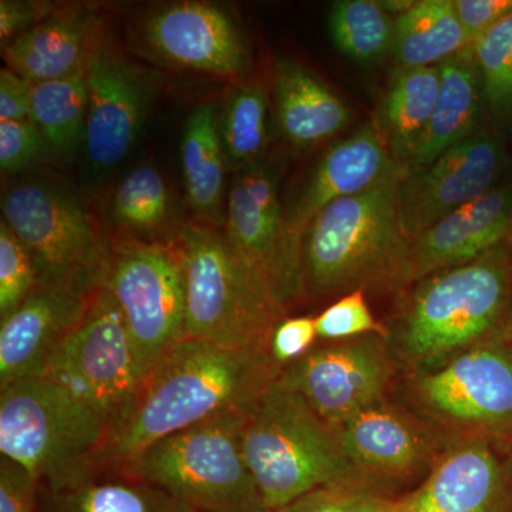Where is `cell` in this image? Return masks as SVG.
Here are the masks:
<instances>
[{"label": "cell", "instance_id": "1", "mask_svg": "<svg viewBox=\"0 0 512 512\" xmlns=\"http://www.w3.org/2000/svg\"><path fill=\"white\" fill-rule=\"evenodd\" d=\"M284 367L269 349L185 338L144 379L99 457L128 466L156 441L227 413H247Z\"/></svg>", "mask_w": 512, "mask_h": 512}, {"label": "cell", "instance_id": "2", "mask_svg": "<svg viewBox=\"0 0 512 512\" xmlns=\"http://www.w3.org/2000/svg\"><path fill=\"white\" fill-rule=\"evenodd\" d=\"M402 373L436 369L487 343L512 339V242L436 272L396 296L386 322Z\"/></svg>", "mask_w": 512, "mask_h": 512}, {"label": "cell", "instance_id": "3", "mask_svg": "<svg viewBox=\"0 0 512 512\" xmlns=\"http://www.w3.org/2000/svg\"><path fill=\"white\" fill-rule=\"evenodd\" d=\"M406 171L320 212L303 241V293L338 299L363 291L396 298L409 288L412 241L399 217Z\"/></svg>", "mask_w": 512, "mask_h": 512}, {"label": "cell", "instance_id": "4", "mask_svg": "<svg viewBox=\"0 0 512 512\" xmlns=\"http://www.w3.org/2000/svg\"><path fill=\"white\" fill-rule=\"evenodd\" d=\"M242 443L269 512L355 476L338 427L323 420L282 373L245 413Z\"/></svg>", "mask_w": 512, "mask_h": 512}, {"label": "cell", "instance_id": "5", "mask_svg": "<svg viewBox=\"0 0 512 512\" xmlns=\"http://www.w3.org/2000/svg\"><path fill=\"white\" fill-rule=\"evenodd\" d=\"M110 421L49 377L0 390V451L57 491L82 483L106 446Z\"/></svg>", "mask_w": 512, "mask_h": 512}, {"label": "cell", "instance_id": "6", "mask_svg": "<svg viewBox=\"0 0 512 512\" xmlns=\"http://www.w3.org/2000/svg\"><path fill=\"white\" fill-rule=\"evenodd\" d=\"M185 279V336L234 349H269L285 311L224 234L185 224L178 232Z\"/></svg>", "mask_w": 512, "mask_h": 512}, {"label": "cell", "instance_id": "7", "mask_svg": "<svg viewBox=\"0 0 512 512\" xmlns=\"http://www.w3.org/2000/svg\"><path fill=\"white\" fill-rule=\"evenodd\" d=\"M244 420L220 414L164 437L127 471L192 512H269L245 458Z\"/></svg>", "mask_w": 512, "mask_h": 512}, {"label": "cell", "instance_id": "8", "mask_svg": "<svg viewBox=\"0 0 512 512\" xmlns=\"http://www.w3.org/2000/svg\"><path fill=\"white\" fill-rule=\"evenodd\" d=\"M394 396L451 440H512V339L467 350L436 369L402 373Z\"/></svg>", "mask_w": 512, "mask_h": 512}, {"label": "cell", "instance_id": "9", "mask_svg": "<svg viewBox=\"0 0 512 512\" xmlns=\"http://www.w3.org/2000/svg\"><path fill=\"white\" fill-rule=\"evenodd\" d=\"M3 220L28 248L37 285L89 295L106 279V255L92 217L72 194L47 183L6 192Z\"/></svg>", "mask_w": 512, "mask_h": 512}, {"label": "cell", "instance_id": "10", "mask_svg": "<svg viewBox=\"0 0 512 512\" xmlns=\"http://www.w3.org/2000/svg\"><path fill=\"white\" fill-rule=\"evenodd\" d=\"M103 414L111 426L137 396L143 375L119 305L106 285L90 296L46 376Z\"/></svg>", "mask_w": 512, "mask_h": 512}, {"label": "cell", "instance_id": "11", "mask_svg": "<svg viewBox=\"0 0 512 512\" xmlns=\"http://www.w3.org/2000/svg\"><path fill=\"white\" fill-rule=\"evenodd\" d=\"M143 379L185 336V279L178 249L131 245L107 266ZM144 382V380H143Z\"/></svg>", "mask_w": 512, "mask_h": 512}, {"label": "cell", "instance_id": "12", "mask_svg": "<svg viewBox=\"0 0 512 512\" xmlns=\"http://www.w3.org/2000/svg\"><path fill=\"white\" fill-rule=\"evenodd\" d=\"M338 430L355 476L396 498L416 490L453 441L394 394Z\"/></svg>", "mask_w": 512, "mask_h": 512}, {"label": "cell", "instance_id": "13", "mask_svg": "<svg viewBox=\"0 0 512 512\" xmlns=\"http://www.w3.org/2000/svg\"><path fill=\"white\" fill-rule=\"evenodd\" d=\"M402 370L386 336L323 342L284 367L282 377L332 426L393 396Z\"/></svg>", "mask_w": 512, "mask_h": 512}, {"label": "cell", "instance_id": "14", "mask_svg": "<svg viewBox=\"0 0 512 512\" xmlns=\"http://www.w3.org/2000/svg\"><path fill=\"white\" fill-rule=\"evenodd\" d=\"M512 173L501 130L491 121L433 163L406 171L399 184V217L406 237L421 232L494 190Z\"/></svg>", "mask_w": 512, "mask_h": 512}, {"label": "cell", "instance_id": "15", "mask_svg": "<svg viewBox=\"0 0 512 512\" xmlns=\"http://www.w3.org/2000/svg\"><path fill=\"white\" fill-rule=\"evenodd\" d=\"M279 180L278 164L265 158L237 171L228 192L224 235L288 312L303 295V281L286 254Z\"/></svg>", "mask_w": 512, "mask_h": 512}, {"label": "cell", "instance_id": "16", "mask_svg": "<svg viewBox=\"0 0 512 512\" xmlns=\"http://www.w3.org/2000/svg\"><path fill=\"white\" fill-rule=\"evenodd\" d=\"M406 168L390 156L372 123L336 141L284 202L286 254L302 275L303 241L320 212L342 198L362 194Z\"/></svg>", "mask_w": 512, "mask_h": 512}, {"label": "cell", "instance_id": "17", "mask_svg": "<svg viewBox=\"0 0 512 512\" xmlns=\"http://www.w3.org/2000/svg\"><path fill=\"white\" fill-rule=\"evenodd\" d=\"M402 512H512V440L474 436L451 441Z\"/></svg>", "mask_w": 512, "mask_h": 512}, {"label": "cell", "instance_id": "18", "mask_svg": "<svg viewBox=\"0 0 512 512\" xmlns=\"http://www.w3.org/2000/svg\"><path fill=\"white\" fill-rule=\"evenodd\" d=\"M87 157L97 170H110L127 156L146 120L153 87L109 45L94 47L86 66Z\"/></svg>", "mask_w": 512, "mask_h": 512}, {"label": "cell", "instance_id": "19", "mask_svg": "<svg viewBox=\"0 0 512 512\" xmlns=\"http://www.w3.org/2000/svg\"><path fill=\"white\" fill-rule=\"evenodd\" d=\"M144 36L158 56L183 69L235 77L248 67L241 29L211 3L180 2L160 9L148 18Z\"/></svg>", "mask_w": 512, "mask_h": 512}, {"label": "cell", "instance_id": "20", "mask_svg": "<svg viewBox=\"0 0 512 512\" xmlns=\"http://www.w3.org/2000/svg\"><path fill=\"white\" fill-rule=\"evenodd\" d=\"M90 296L37 285L0 329V387L45 377L57 352L86 313Z\"/></svg>", "mask_w": 512, "mask_h": 512}, {"label": "cell", "instance_id": "21", "mask_svg": "<svg viewBox=\"0 0 512 512\" xmlns=\"http://www.w3.org/2000/svg\"><path fill=\"white\" fill-rule=\"evenodd\" d=\"M512 228V173L478 200L447 215L412 241L410 285L468 264L503 244Z\"/></svg>", "mask_w": 512, "mask_h": 512}, {"label": "cell", "instance_id": "22", "mask_svg": "<svg viewBox=\"0 0 512 512\" xmlns=\"http://www.w3.org/2000/svg\"><path fill=\"white\" fill-rule=\"evenodd\" d=\"M274 100L279 130L299 150L328 143L352 123L346 100L318 74L292 60L275 64Z\"/></svg>", "mask_w": 512, "mask_h": 512}, {"label": "cell", "instance_id": "23", "mask_svg": "<svg viewBox=\"0 0 512 512\" xmlns=\"http://www.w3.org/2000/svg\"><path fill=\"white\" fill-rule=\"evenodd\" d=\"M488 121L483 80L473 47L468 46L440 64L436 107L407 171L433 163L448 148L477 133Z\"/></svg>", "mask_w": 512, "mask_h": 512}, {"label": "cell", "instance_id": "24", "mask_svg": "<svg viewBox=\"0 0 512 512\" xmlns=\"http://www.w3.org/2000/svg\"><path fill=\"white\" fill-rule=\"evenodd\" d=\"M94 20L82 10L56 12L3 45L6 67L30 83L50 82L86 69L96 43Z\"/></svg>", "mask_w": 512, "mask_h": 512}, {"label": "cell", "instance_id": "25", "mask_svg": "<svg viewBox=\"0 0 512 512\" xmlns=\"http://www.w3.org/2000/svg\"><path fill=\"white\" fill-rule=\"evenodd\" d=\"M440 66L394 67L372 123L393 160L407 170L436 107Z\"/></svg>", "mask_w": 512, "mask_h": 512}, {"label": "cell", "instance_id": "26", "mask_svg": "<svg viewBox=\"0 0 512 512\" xmlns=\"http://www.w3.org/2000/svg\"><path fill=\"white\" fill-rule=\"evenodd\" d=\"M181 167L188 204L195 217L207 227H224L228 164L220 137V109L214 101L198 106L185 121Z\"/></svg>", "mask_w": 512, "mask_h": 512}, {"label": "cell", "instance_id": "27", "mask_svg": "<svg viewBox=\"0 0 512 512\" xmlns=\"http://www.w3.org/2000/svg\"><path fill=\"white\" fill-rule=\"evenodd\" d=\"M468 46L454 0H419L394 18V67H437Z\"/></svg>", "mask_w": 512, "mask_h": 512}, {"label": "cell", "instance_id": "28", "mask_svg": "<svg viewBox=\"0 0 512 512\" xmlns=\"http://www.w3.org/2000/svg\"><path fill=\"white\" fill-rule=\"evenodd\" d=\"M328 33L340 55L372 67L392 55L394 18L376 0H338L329 9Z\"/></svg>", "mask_w": 512, "mask_h": 512}, {"label": "cell", "instance_id": "29", "mask_svg": "<svg viewBox=\"0 0 512 512\" xmlns=\"http://www.w3.org/2000/svg\"><path fill=\"white\" fill-rule=\"evenodd\" d=\"M268 97L258 83H242L228 93L220 111V137L229 170L264 160L269 143Z\"/></svg>", "mask_w": 512, "mask_h": 512}, {"label": "cell", "instance_id": "30", "mask_svg": "<svg viewBox=\"0 0 512 512\" xmlns=\"http://www.w3.org/2000/svg\"><path fill=\"white\" fill-rule=\"evenodd\" d=\"M87 103L84 69L63 79L33 84L30 120L42 131L50 147L66 151L84 140Z\"/></svg>", "mask_w": 512, "mask_h": 512}, {"label": "cell", "instance_id": "31", "mask_svg": "<svg viewBox=\"0 0 512 512\" xmlns=\"http://www.w3.org/2000/svg\"><path fill=\"white\" fill-rule=\"evenodd\" d=\"M150 485L97 481L84 478L82 483L57 491L60 512H190Z\"/></svg>", "mask_w": 512, "mask_h": 512}, {"label": "cell", "instance_id": "32", "mask_svg": "<svg viewBox=\"0 0 512 512\" xmlns=\"http://www.w3.org/2000/svg\"><path fill=\"white\" fill-rule=\"evenodd\" d=\"M488 117L498 130L512 126V12L473 45Z\"/></svg>", "mask_w": 512, "mask_h": 512}, {"label": "cell", "instance_id": "33", "mask_svg": "<svg viewBox=\"0 0 512 512\" xmlns=\"http://www.w3.org/2000/svg\"><path fill=\"white\" fill-rule=\"evenodd\" d=\"M111 210L121 227L138 232L156 231L170 212V194L163 175L151 165L131 170L117 185Z\"/></svg>", "mask_w": 512, "mask_h": 512}, {"label": "cell", "instance_id": "34", "mask_svg": "<svg viewBox=\"0 0 512 512\" xmlns=\"http://www.w3.org/2000/svg\"><path fill=\"white\" fill-rule=\"evenodd\" d=\"M397 501L353 476L322 485L276 512H396Z\"/></svg>", "mask_w": 512, "mask_h": 512}, {"label": "cell", "instance_id": "35", "mask_svg": "<svg viewBox=\"0 0 512 512\" xmlns=\"http://www.w3.org/2000/svg\"><path fill=\"white\" fill-rule=\"evenodd\" d=\"M37 286V271L32 255L12 228L0 224V319L18 311Z\"/></svg>", "mask_w": 512, "mask_h": 512}, {"label": "cell", "instance_id": "36", "mask_svg": "<svg viewBox=\"0 0 512 512\" xmlns=\"http://www.w3.org/2000/svg\"><path fill=\"white\" fill-rule=\"evenodd\" d=\"M315 318L318 338L322 342H338L367 335L389 338L386 323L380 322L373 315L367 302V293L363 291L340 296Z\"/></svg>", "mask_w": 512, "mask_h": 512}, {"label": "cell", "instance_id": "37", "mask_svg": "<svg viewBox=\"0 0 512 512\" xmlns=\"http://www.w3.org/2000/svg\"><path fill=\"white\" fill-rule=\"evenodd\" d=\"M46 140L32 120L0 121V168L3 173L23 170L39 157Z\"/></svg>", "mask_w": 512, "mask_h": 512}, {"label": "cell", "instance_id": "38", "mask_svg": "<svg viewBox=\"0 0 512 512\" xmlns=\"http://www.w3.org/2000/svg\"><path fill=\"white\" fill-rule=\"evenodd\" d=\"M316 318L296 316L278 323L271 338V355L278 365L286 367L311 352L318 340Z\"/></svg>", "mask_w": 512, "mask_h": 512}, {"label": "cell", "instance_id": "39", "mask_svg": "<svg viewBox=\"0 0 512 512\" xmlns=\"http://www.w3.org/2000/svg\"><path fill=\"white\" fill-rule=\"evenodd\" d=\"M37 481L18 464L2 458L0 464V512H35Z\"/></svg>", "mask_w": 512, "mask_h": 512}, {"label": "cell", "instance_id": "40", "mask_svg": "<svg viewBox=\"0 0 512 512\" xmlns=\"http://www.w3.org/2000/svg\"><path fill=\"white\" fill-rule=\"evenodd\" d=\"M52 3L20 2V0H2L0 2V40L3 45L15 39L39 23L55 15Z\"/></svg>", "mask_w": 512, "mask_h": 512}, {"label": "cell", "instance_id": "41", "mask_svg": "<svg viewBox=\"0 0 512 512\" xmlns=\"http://www.w3.org/2000/svg\"><path fill=\"white\" fill-rule=\"evenodd\" d=\"M471 45L512 12V0H454Z\"/></svg>", "mask_w": 512, "mask_h": 512}, {"label": "cell", "instance_id": "42", "mask_svg": "<svg viewBox=\"0 0 512 512\" xmlns=\"http://www.w3.org/2000/svg\"><path fill=\"white\" fill-rule=\"evenodd\" d=\"M33 83L3 67L0 72V121L30 119Z\"/></svg>", "mask_w": 512, "mask_h": 512}, {"label": "cell", "instance_id": "43", "mask_svg": "<svg viewBox=\"0 0 512 512\" xmlns=\"http://www.w3.org/2000/svg\"><path fill=\"white\" fill-rule=\"evenodd\" d=\"M508 239H510V241L512 242V228H511V232H510V237H508Z\"/></svg>", "mask_w": 512, "mask_h": 512}, {"label": "cell", "instance_id": "44", "mask_svg": "<svg viewBox=\"0 0 512 512\" xmlns=\"http://www.w3.org/2000/svg\"><path fill=\"white\" fill-rule=\"evenodd\" d=\"M396 512H402V511H400L399 508H397Z\"/></svg>", "mask_w": 512, "mask_h": 512}, {"label": "cell", "instance_id": "45", "mask_svg": "<svg viewBox=\"0 0 512 512\" xmlns=\"http://www.w3.org/2000/svg\"><path fill=\"white\" fill-rule=\"evenodd\" d=\"M512 134V133H511ZM511 141H512V136H511Z\"/></svg>", "mask_w": 512, "mask_h": 512}, {"label": "cell", "instance_id": "46", "mask_svg": "<svg viewBox=\"0 0 512 512\" xmlns=\"http://www.w3.org/2000/svg\"><path fill=\"white\" fill-rule=\"evenodd\" d=\"M190 512H192V511H190Z\"/></svg>", "mask_w": 512, "mask_h": 512}]
</instances>
